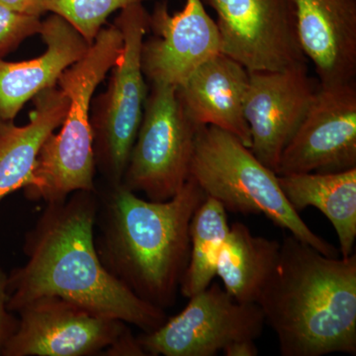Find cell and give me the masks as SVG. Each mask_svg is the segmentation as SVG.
I'll return each mask as SVG.
<instances>
[{
    "mask_svg": "<svg viewBox=\"0 0 356 356\" xmlns=\"http://www.w3.org/2000/svg\"><path fill=\"white\" fill-rule=\"evenodd\" d=\"M97 212L98 191H77L46 204L26 233L25 264L8 274L9 310L15 314L34 300L56 296L144 332L168 320L165 310L136 296L103 266L95 247Z\"/></svg>",
    "mask_w": 356,
    "mask_h": 356,
    "instance_id": "cell-1",
    "label": "cell"
},
{
    "mask_svg": "<svg viewBox=\"0 0 356 356\" xmlns=\"http://www.w3.org/2000/svg\"><path fill=\"white\" fill-rule=\"evenodd\" d=\"M207 197L193 178L166 201L145 200L123 184L98 194L95 247L103 266L158 308L177 302L191 254L189 227Z\"/></svg>",
    "mask_w": 356,
    "mask_h": 356,
    "instance_id": "cell-2",
    "label": "cell"
},
{
    "mask_svg": "<svg viewBox=\"0 0 356 356\" xmlns=\"http://www.w3.org/2000/svg\"><path fill=\"white\" fill-rule=\"evenodd\" d=\"M282 356L356 353V255L331 257L294 236L257 302Z\"/></svg>",
    "mask_w": 356,
    "mask_h": 356,
    "instance_id": "cell-3",
    "label": "cell"
},
{
    "mask_svg": "<svg viewBox=\"0 0 356 356\" xmlns=\"http://www.w3.org/2000/svg\"><path fill=\"white\" fill-rule=\"evenodd\" d=\"M122 49L118 27H103L88 53L58 79L57 86L69 98V109L58 132L51 133L40 149L30 181L23 188L28 200L54 203L74 192L97 191L91 102Z\"/></svg>",
    "mask_w": 356,
    "mask_h": 356,
    "instance_id": "cell-4",
    "label": "cell"
},
{
    "mask_svg": "<svg viewBox=\"0 0 356 356\" xmlns=\"http://www.w3.org/2000/svg\"><path fill=\"white\" fill-rule=\"evenodd\" d=\"M189 177L226 211L264 215L321 254L339 257V250L316 235L293 209L281 191L278 175L232 134L214 126L199 129Z\"/></svg>",
    "mask_w": 356,
    "mask_h": 356,
    "instance_id": "cell-5",
    "label": "cell"
},
{
    "mask_svg": "<svg viewBox=\"0 0 356 356\" xmlns=\"http://www.w3.org/2000/svg\"><path fill=\"white\" fill-rule=\"evenodd\" d=\"M149 15L144 3L121 9L114 24L123 37V49L110 70L106 91L93 96L91 102L96 170L109 184L123 181L149 92L140 62Z\"/></svg>",
    "mask_w": 356,
    "mask_h": 356,
    "instance_id": "cell-6",
    "label": "cell"
},
{
    "mask_svg": "<svg viewBox=\"0 0 356 356\" xmlns=\"http://www.w3.org/2000/svg\"><path fill=\"white\" fill-rule=\"evenodd\" d=\"M199 129L185 115L175 86L151 84L122 184L149 200H170L191 177Z\"/></svg>",
    "mask_w": 356,
    "mask_h": 356,
    "instance_id": "cell-7",
    "label": "cell"
},
{
    "mask_svg": "<svg viewBox=\"0 0 356 356\" xmlns=\"http://www.w3.org/2000/svg\"><path fill=\"white\" fill-rule=\"evenodd\" d=\"M266 320L257 303L236 301L218 283L189 298L178 315L137 337L146 355L214 356L229 344L259 339Z\"/></svg>",
    "mask_w": 356,
    "mask_h": 356,
    "instance_id": "cell-8",
    "label": "cell"
},
{
    "mask_svg": "<svg viewBox=\"0 0 356 356\" xmlns=\"http://www.w3.org/2000/svg\"><path fill=\"white\" fill-rule=\"evenodd\" d=\"M217 14L220 53L248 72L307 64L293 0H201Z\"/></svg>",
    "mask_w": 356,
    "mask_h": 356,
    "instance_id": "cell-9",
    "label": "cell"
},
{
    "mask_svg": "<svg viewBox=\"0 0 356 356\" xmlns=\"http://www.w3.org/2000/svg\"><path fill=\"white\" fill-rule=\"evenodd\" d=\"M16 314L17 330L1 356L104 355L132 332L120 320L60 297L34 300Z\"/></svg>",
    "mask_w": 356,
    "mask_h": 356,
    "instance_id": "cell-10",
    "label": "cell"
},
{
    "mask_svg": "<svg viewBox=\"0 0 356 356\" xmlns=\"http://www.w3.org/2000/svg\"><path fill=\"white\" fill-rule=\"evenodd\" d=\"M356 168V83L323 86L281 154L277 175Z\"/></svg>",
    "mask_w": 356,
    "mask_h": 356,
    "instance_id": "cell-11",
    "label": "cell"
},
{
    "mask_svg": "<svg viewBox=\"0 0 356 356\" xmlns=\"http://www.w3.org/2000/svg\"><path fill=\"white\" fill-rule=\"evenodd\" d=\"M318 88L307 64L277 72H250L243 109L252 139L250 149L274 172Z\"/></svg>",
    "mask_w": 356,
    "mask_h": 356,
    "instance_id": "cell-12",
    "label": "cell"
},
{
    "mask_svg": "<svg viewBox=\"0 0 356 356\" xmlns=\"http://www.w3.org/2000/svg\"><path fill=\"white\" fill-rule=\"evenodd\" d=\"M153 36L143 42L142 70L149 83L177 88L199 65L220 53L216 22L201 0H186L179 13L170 14L166 0L149 15Z\"/></svg>",
    "mask_w": 356,
    "mask_h": 356,
    "instance_id": "cell-13",
    "label": "cell"
},
{
    "mask_svg": "<svg viewBox=\"0 0 356 356\" xmlns=\"http://www.w3.org/2000/svg\"><path fill=\"white\" fill-rule=\"evenodd\" d=\"M300 47L318 84L341 86L356 77V0H293Z\"/></svg>",
    "mask_w": 356,
    "mask_h": 356,
    "instance_id": "cell-14",
    "label": "cell"
},
{
    "mask_svg": "<svg viewBox=\"0 0 356 356\" xmlns=\"http://www.w3.org/2000/svg\"><path fill=\"white\" fill-rule=\"evenodd\" d=\"M250 72L219 53L199 65L177 88L178 102L189 120L197 126H214L250 147L245 118V99Z\"/></svg>",
    "mask_w": 356,
    "mask_h": 356,
    "instance_id": "cell-15",
    "label": "cell"
},
{
    "mask_svg": "<svg viewBox=\"0 0 356 356\" xmlns=\"http://www.w3.org/2000/svg\"><path fill=\"white\" fill-rule=\"evenodd\" d=\"M46 51L22 62L0 58V119L14 121L23 106L44 89L57 86L63 72L88 53L89 44L64 18L51 14L41 21Z\"/></svg>",
    "mask_w": 356,
    "mask_h": 356,
    "instance_id": "cell-16",
    "label": "cell"
},
{
    "mask_svg": "<svg viewBox=\"0 0 356 356\" xmlns=\"http://www.w3.org/2000/svg\"><path fill=\"white\" fill-rule=\"evenodd\" d=\"M33 102L26 125L0 119V202L30 181L42 145L62 125L70 105L58 86L44 89Z\"/></svg>",
    "mask_w": 356,
    "mask_h": 356,
    "instance_id": "cell-17",
    "label": "cell"
},
{
    "mask_svg": "<svg viewBox=\"0 0 356 356\" xmlns=\"http://www.w3.org/2000/svg\"><path fill=\"white\" fill-rule=\"evenodd\" d=\"M281 191L297 213L317 208L332 222L341 257L355 254L356 168L339 172L278 175Z\"/></svg>",
    "mask_w": 356,
    "mask_h": 356,
    "instance_id": "cell-18",
    "label": "cell"
},
{
    "mask_svg": "<svg viewBox=\"0 0 356 356\" xmlns=\"http://www.w3.org/2000/svg\"><path fill=\"white\" fill-rule=\"evenodd\" d=\"M281 242L254 236L243 222L229 226L218 259L216 275L241 303H257L280 259Z\"/></svg>",
    "mask_w": 356,
    "mask_h": 356,
    "instance_id": "cell-19",
    "label": "cell"
},
{
    "mask_svg": "<svg viewBox=\"0 0 356 356\" xmlns=\"http://www.w3.org/2000/svg\"><path fill=\"white\" fill-rule=\"evenodd\" d=\"M229 229L224 206L207 196L194 213L189 227L191 254L179 288L185 298H191L210 286Z\"/></svg>",
    "mask_w": 356,
    "mask_h": 356,
    "instance_id": "cell-20",
    "label": "cell"
},
{
    "mask_svg": "<svg viewBox=\"0 0 356 356\" xmlns=\"http://www.w3.org/2000/svg\"><path fill=\"white\" fill-rule=\"evenodd\" d=\"M149 0H43L44 10L64 18L92 44L107 19L131 4Z\"/></svg>",
    "mask_w": 356,
    "mask_h": 356,
    "instance_id": "cell-21",
    "label": "cell"
},
{
    "mask_svg": "<svg viewBox=\"0 0 356 356\" xmlns=\"http://www.w3.org/2000/svg\"><path fill=\"white\" fill-rule=\"evenodd\" d=\"M41 17L17 13L0 4V58L17 49L26 39L39 34Z\"/></svg>",
    "mask_w": 356,
    "mask_h": 356,
    "instance_id": "cell-22",
    "label": "cell"
},
{
    "mask_svg": "<svg viewBox=\"0 0 356 356\" xmlns=\"http://www.w3.org/2000/svg\"><path fill=\"white\" fill-rule=\"evenodd\" d=\"M7 278L8 274L0 266V355L7 343L15 334L19 318H16L13 312L7 307L8 293H7Z\"/></svg>",
    "mask_w": 356,
    "mask_h": 356,
    "instance_id": "cell-23",
    "label": "cell"
},
{
    "mask_svg": "<svg viewBox=\"0 0 356 356\" xmlns=\"http://www.w3.org/2000/svg\"><path fill=\"white\" fill-rule=\"evenodd\" d=\"M0 4L28 15L41 17L46 13L43 0H0Z\"/></svg>",
    "mask_w": 356,
    "mask_h": 356,
    "instance_id": "cell-24",
    "label": "cell"
},
{
    "mask_svg": "<svg viewBox=\"0 0 356 356\" xmlns=\"http://www.w3.org/2000/svg\"><path fill=\"white\" fill-rule=\"evenodd\" d=\"M226 356H257L259 350L252 339H243L229 344L222 350Z\"/></svg>",
    "mask_w": 356,
    "mask_h": 356,
    "instance_id": "cell-25",
    "label": "cell"
}]
</instances>
